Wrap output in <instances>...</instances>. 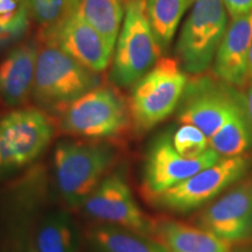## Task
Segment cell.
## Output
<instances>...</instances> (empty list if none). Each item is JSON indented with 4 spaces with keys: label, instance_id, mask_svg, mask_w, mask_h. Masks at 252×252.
Here are the masks:
<instances>
[{
    "label": "cell",
    "instance_id": "10",
    "mask_svg": "<svg viewBox=\"0 0 252 252\" xmlns=\"http://www.w3.org/2000/svg\"><path fill=\"white\" fill-rule=\"evenodd\" d=\"M220 156L212 149L202 156L188 159L176 152L172 137L162 134L151 145L143 173V188L149 197L168 190L207 167L214 165Z\"/></svg>",
    "mask_w": 252,
    "mask_h": 252
},
{
    "label": "cell",
    "instance_id": "28",
    "mask_svg": "<svg viewBox=\"0 0 252 252\" xmlns=\"http://www.w3.org/2000/svg\"><path fill=\"white\" fill-rule=\"evenodd\" d=\"M239 252H252V251H239Z\"/></svg>",
    "mask_w": 252,
    "mask_h": 252
},
{
    "label": "cell",
    "instance_id": "1",
    "mask_svg": "<svg viewBox=\"0 0 252 252\" xmlns=\"http://www.w3.org/2000/svg\"><path fill=\"white\" fill-rule=\"evenodd\" d=\"M99 87V77L67 54L54 41L39 47L33 97L41 106L60 111Z\"/></svg>",
    "mask_w": 252,
    "mask_h": 252
},
{
    "label": "cell",
    "instance_id": "26",
    "mask_svg": "<svg viewBox=\"0 0 252 252\" xmlns=\"http://www.w3.org/2000/svg\"><path fill=\"white\" fill-rule=\"evenodd\" d=\"M247 108H248V113H249V117H250L251 121V125H252V86L249 88L248 90V94H247Z\"/></svg>",
    "mask_w": 252,
    "mask_h": 252
},
{
    "label": "cell",
    "instance_id": "2",
    "mask_svg": "<svg viewBox=\"0 0 252 252\" xmlns=\"http://www.w3.org/2000/svg\"><path fill=\"white\" fill-rule=\"evenodd\" d=\"M187 82L178 60L160 59L131 91L127 105L134 130L150 131L169 117L180 104Z\"/></svg>",
    "mask_w": 252,
    "mask_h": 252
},
{
    "label": "cell",
    "instance_id": "9",
    "mask_svg": "<svg viewBox=\"0 0 252 252\" xmlns=\"http://www.w3.org/2000/svg\"><path fill=\"white\" fill-rule=\"evenodd\" d=\"M54 126L40 110H15L0 119V173L33 162L47 149Z\"/></svg>",
    "mask_w": 252,
    "mask_h": 252
},
{
    "label": "cell",
    "instance_id": "27",
    "mask_svg": "<svg viewBox=\"0 0 252 252\" xmlns=\"http://www.w3.org/2000/svg\"><path fill=\"white\" fill-rule=\"evenodd\" d=\"M249 80H252V45L249 54Z\"/></svg>",
    "mask_w": 252,
    "mask_h": 252
},
{
    "label": "cell",
    "instance_id": "6",
    "mask_svg": "<svg viewBox=\"0 0 252 252\" xmlns=\"http://www.w3.org/2000/svg\"><path fill=\"white\" fill-rule=\"evenodd\" d=\"M63 133L84 138H109L125 130L128 105L117 91L97 87L60 110Z\"/></svg>",
    "mask_w": 252,
    "mask_h": 252
},
{
    "label": "cell",
    "instance_id": "13",
    "mask_svg": "<svg viewBox=\"0 0 252 252\" xmlns=\"http://www.w3.org/2000/svg\"><path fill=\"white\" fill-rule=\"evenodd\" d=\"M48 41H54L72 59L96 74L105 70L113 54L104 37L76 12Z\"/></svg>",
    "mask_w": 252,
    "mask_h": 252
},
{
    "label": "cell",
    "instance_id": "22",
    "mask_svg": "<svg viewBox=\"0 0 252 252\" xmlns=\"http://www.w3.org/2000/svg\"><path fill=\"white\" fill-rule=\"evenodd\" d=\"M30 14L40 28V39L48 41L77 9L78 0H26Z\"/></svg>",
    "mask_w": 252,
    "mask_h": 252
},
{
    "label": "cell",
    "instance_id": "4",
    "mask_svg": "<svg viewBox=\"0 0 252 252\" xmlns=\"http://www.w3.org/2000/svg\"><path fill=\"white\" fill-rule=\"evenodd\" d=\"M110 78L116 86H134L160 60L162 50L151 28L146 0H126Z\"/></svg>",
    "mask_w": 252,
    "mask_h": 252
},
{
    "label": "cell",
    "instance_id": "12",
    "mask_svg": "<svg viewBox=\"0 0 252 252\" xmlns=\"http://www.w3.org/2000/svg\"><path fill=\"white\" fill-rule=\"evenodd\" d=\"M198 224L228 243L250 238L252 180L241 182L208 207L198 219Z\"/></svg>",
    "mask_w": 252,
    "mask_h": 252
},
{
    "label": "cell",
    "instance_id": "7",
    "mask_svg": "<svg viewBox=\"0 0 252 252\" xmlns=\"http://www.w3.org/2000/svg\"><path fill=\"white\" fill-rule=\"evenodd\" d=\"M245 103L231 86L200 74L187 82L179 104V121L195 126L210 139Z\"/></svg>",
    "mask_w": 252,
    "mask_h": 252
},
{
    "label": "cell",
    "instance_id": "20",
    "mask_svg": "<svg viewBox=\"0 0 252 252\" xmlns=\"http://www.w3.org/2000/svg\"><path fill=\"white\" fill-rule=\"evenodd\" d=\"M39 252H77L78 235L71 217L64 212L50 214L37 231Z\"/></svg>",
    "mask_w": 252,
    "mask_h": 252
},
{
    "label": "cell",
    "instance_id": "18",
    "mask_svg": "<svg viewBox=\"0 0 252 252\" xmlns=\"http://www.w3.org/2000/svg\"><path fill=\"white\" fill-rule=\"evenodd\" d=\"M252 145V125L247 103L209 139V147L224 158L244 154Z\"/></svg>",
    "mask_w": 252,
    "mask_h": 252
},
{
    "label": "cell",
    "instance_id": "15",
    "mask_svg": "<svg viewBox=\"0 0 252 252\" xmlns=\"http://www.w3.org/2000/svg\"><path fill=\"white\" fill-rule=\"evenodd\" d=\"M39 47L28 41L0 62V98L8 106L25 103L33 93Z\"/></svg>",
    "mask_w": 252,
    "mask_h": 252
},
{
    "label": "cell",
    "instance_id": "5",
    "mask_svg": "<svg viewBox=\"0 0 252 252\" xmlns=\"http://www.w3.org/2000/svg\"><path fill=\"white\" fill-rule=\"evenodd\" d=\"M228 28L223 0H191V9L176 43L182 69L200 75L210 67Z\"/></svg>",
    "mask_w": 252,
    "mask_h": 252
},
{
    "label": "cell",
    "instance_id": "21",
    "mask_svg": "<svg viewBox=\"0 0 252 252\" xmlns=\"http://www.w3.org/2000/svg\"><path fill=\"white\" fill-rule=\"evenodd\" d=\"M191 0H146V12L151 28L163 52L171 45L185 12Z\"/></svg>",
    "mask_w": 252,
    "mask_h": 252
},
{
    "label": "cell",
    "instance_id": "23",
    "mask_svg": "<svg viewBox=\"0 0 252 252\" xmlns=\"http://www.w3.org/2000/svg\"><path fill=\"white\" fill-rule=\"evenodd\" d=\"M172 144L180 156L193 159L209 150V139L193 125L184 124L172 135Z\"/></svg>",
    "mask_w": 252,
    "mask_h": 252
},
{
    "label": "cell",
    "instance_id": "17",
    "mask_svg": "<svg viewBox=\"0 0 252 252\" xmlns=\"http://www.w3.org/2000/svg\"><path fill=\"white\" fill-rule=\"evenodd\" d=\"M124 8L123 0H78L76 13L98 32L113 50L124 21Z\"/></svg>",
    "mask_w": 252,
    "mask_h": 252
},
{
    "label": "cell",
    "instance_id": "16",
    "mask_svg": "<svg viewBox=\"0 0 252 252\" xmlns=\"http://www.w3.org/2000/svg\"><path fill=\"white\" fill-rule=\"evenodd\" d=\"M159 243L167 252H231L228 242L201 226L178 220H163L157 225Z\"/></svg>",
    "mask_w": 252,
    "mask_h": 252
},
{
    "label": "cell",
    "instance_id": "19",
    "mask_svg": "<svg viewBox=\"0 0 252 252\" xmlns=\"http://www.w3.org/2000/svg\"><path fill=\"white\" fill-rule=\"evenodd\" d=\"M90 236L99 252H167L159 242L118 226L99 225Z\"/></svg>",
    "mask_w": 252,
    "mask_h": 252
},
{
    "label": "cell",
    "instance_id": "25",
    "mask_svg": "<svg viewBox=\"0 0 252 252\" xmlns=\"http://www.w3.org/2000/svg\"><path fill=\"white\" fill-rule=\"evenodd\" d=\"M225 8L232 19L252 12V0H223Z\"/></svg>",
    "mask_w": 252,
    "mask_h": 252
},
{
    "label": "cell",
    "instance_id": "24",
    "mask_svg": "<svg viewBox=\"0 0 252 252\" xmlns=\"http://www.w3.org/2000/svg\"><path fill=\"white\" fill-rule=\"evenodd\" d=\"M28 19L17 21H8L0 18V46L18 40L26 32Z\"/></svg>",
    "mask_w": 252,
    "mask_h": 252
},
{
    "label": "cell",
    "instance_id": "11",
    "mask_svg": "<svg viewBox=\"0 0 252 252\" xmlns=\"http://www.w3.org/2000/svg\"><path fill=\"white\" fill-rule=\"evenodd\" d=\"M82 206L88 215L104 224L143 236L152 232V223L135 202L127 182L118 173L105 176Z\"/></svg>",
    "mask_w": 252,
    "mask_h": 252
},
{
    "label": "cell",
    "instance_id": "14",
    "mask_svg": "<svg viewBox=\"0 0 252 252\" xmlns=\"http://www.w3.org/2000/svg\"><path fill=\"white\" fill-rule=\"evenodd\" d=\"M252 45V12L234 18L214 59L215 76L229 86L249 80V54Z\"/></svg>",
    "mask_w": 252,
    "mask_h": 252
},
{
    "label": "cell",
    "instance_id": "8",
    "mask_svg": "<svg viewBox=\"0 0 252 252\" xmlns=\"http://www.w3.org/2000/svg\"><path fill=\"white\" fill-rule=\"evenodd\" d=\"M249 168L250 161L243 156L223 158L181 184L152 197V200L158 207L171 212H191L241 181Z\"/></svg>",
    "mask_w": 252,
    "mask_h": 252
},
{
    "label": "cell",
    "instance_id": "3",
    "mask_svg": "<svg viewBox=\"0 0 252 252\" xmlns=\"http://www.w3.org/2000/svg\"><path fill=\"white\" fill-rule=\"evenodd\" d=\"M116 161V151L105 143L61 141L54 152L58 187L72 207L82 206Z\"/></svg>",
    "mask_w": 252,
    "mask_h": 252
}]
</instances>
